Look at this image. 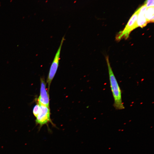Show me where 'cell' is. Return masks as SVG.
<instances>
[{"mask_svg": "<svg viewBox=\"0 0 154 154\" xmlns=\"http://www.w3.org/2000/svg\"><path fill=\"white\" fill-rule=\"evenodd\" d=\"M39 105L40 109L38 114L36 117V124L39 125L40 129L44 125H48V123L49 122L54 126V125L50 119L49 107Z\"/></svg>", "mask_w": 154, "mask_h": 154, "instance_id": "4", "label": "cell"}, {"mask_svg": "<svg viewBox=\"0 0 154 154\" xmlns=\"http://www.w3.org/2000/svg\"><path fill=\"white\" fill-rule=\"evenodd\" d=\"M46 85L44 79L41 78L40 94L38 98V104L49 107V97L48 92L46 88Z\"/></svg>", "mask_w": 154, "mask_h": 154, "instance_id": "5", "label": "cell"}, {"mask_svg": "<svg viewBox=\"0 0 154 154\" xmlns=\"http://www.w3.org/2000/svg\"><path fill=\"white\" fill-rule=\"evenodd\" d=\"M64 40V36L61 39L60 46L50 67L46 82L48 86V92L51 83L56 74L58 67L61 48Z\"/></svg>", "mask_w": 154, "mask_h": 154, "instance_id": "2", "label": "cell"}, {"mask_svg": "<svg viewBox=\"0 0 154 154\" xmlns=\"http://www.w3.org/2000/svg\"><path fill=\"white\" fill-rule=\"evenodd\" d=\"M147 8L144 5L137 10L138 12L137 21L138 27H139L142 28L145 26L147 23L145 17V13Z\"/></svg>", "mask_w": 154, "mask_h": 154, "instance_id": "6", "label": "cell"}, {"mask_svg": "<svg viewBox=\"0 0 154 154\" xmlns=\"http://www.w3.org/2000/svg\"><path fill=\"white\" fill-rule=\"evenodd\" d=\"M154 7L147 8L145 13V17L147 23L154 22Z\"/></svg>", "mask_w": 154, "mask_h": 154, "instance_id": "7", "label": "cell"}, {"mask_svg": "<svg viewBox=\"0 0 154 154\" xmlns=\"http://www.w3.org/2000/svg\"><path fill=\"white\" fill-rule=\"evenodd\" d=\"M138 12L137 10L132 15L123 30L120 32L116 38L119 40L122 38L127 39L132 31L138 27L137 23Z\"/></svg>", "mask_w": 154, "mask_h": 154, "instance_id": "3", "label": "cell"}, {"mask_svg": "<svg viewBox=\"0 0 154 154\" xmlns=\"http://www.w3.org/2000/svg\"><path fill=\"white\" fill-rule=\"evenodd\" d=\"M40 109L39 105L38 104L34 106L33 109V113L34 116L36 117L37 116Z\"/></svg>", "mask_w": 154, "mask_h": 154, "instance_id": "8", "label": "cell"}, {"mask_svg": "<svg viewBox=\"0 0 154 154\" xmlns=\"http://www.w3.org/2000/svg\"><path fill=\"white\" fill-rule=\"evenodd\" d=\"M106 60L108 69L110 87L114 100L113 106L117 110H123L125 107L122 100L121 90L112 71L108 56L106 57Z\"/></svg>", "mask_w": 154, "mask_h": 154, "instance_id": "1", "label": "cell"}, {"mask_svg": "<svg viewBox=\"0 0 154 154\" xmlns=\"http://www.w3.org/2000/svg\"><path fill=\"white\" fill-rule=\"evenodd\" d=\"M144 5L147 8L150 7H154V0H146Z\"/></svg>", "mask_w": 154, "mask_h": 154, "instance_id": "9", "label": "cell"}]
</instances>
